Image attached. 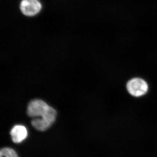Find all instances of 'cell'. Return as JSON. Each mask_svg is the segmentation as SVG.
<instances>
[{"label":"cell","mask_w":157,"mask_h":157,"mask_svg":"<svg viewBox=\"0 0 157 157\" xmlns=\"http://www.w3.org/2000/svg\"><path fill=\"white\" fill-rule=\"evenodd\" d=\"M27 113L30 117H41L33 120L32 124L38 131L44 132L49 128L55 121L57 112L45 101L35 100L29 104Z\"/></svg>","instance_id":"6da1fadb"},{"label":"cell","mask_w":157,"mask_h":157,"mask_svg":"<svg viewBox=\"0 0 157 157\" xmlns=\"http://www.w3.org/2000/svg\"><path fill=\"white\" fill-rule=\"evenodd\" d=\"M42 5L40 0H21L19 9L24 15L28 17H33L42 11Z\"/></svg>","instance_id":"7a4b0ae2"},{"label":"cell","mask_w":157,"mask_h":157,"mask_svg":"<svg viewBox=\"0 0 157 157\" xmlns=\"http://www.w3.org/2000/svg\"><path fill=\"white\" fill-rule=\"evenodd\" d=\"M148 85L142 78H135L127 83V89L130 94L139 97L145 94L148 90Z\"/></svg>","instance_id":"3957f363"},{"label":"cell","mask_w":157,"mask_h":157,"mask_svg":"<svg viewBox=\"0 0 157 157\" xmlns=\"http://www.w3.org/2000/svg\"><path fill=\"white\" fill-rule=\"evenodd\" d=\"M11 139L15 143H20L25 140L28 136V131L25 127L21 125L14 126L11 132Z\"/></svg>","instance_id":"277c9868"},{"label":"cell","mask_w":157,"mask_h":157,"mask_svg":"<svg viewBox=\"0 0 157 157\" xmlns=\"http://www.w3.org/2000/svg\"><path fill=\"white\" fill-rule=\"evenodd\" d=\"M0 157H18L16 152L10 147H4L1 150Z\"/></svg>","instance_id":"5b68a950"}]
</instances>
